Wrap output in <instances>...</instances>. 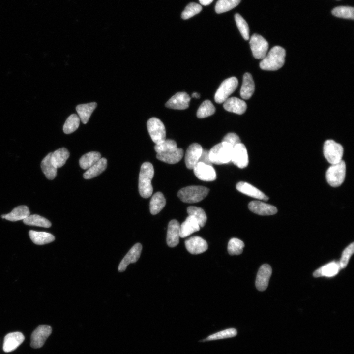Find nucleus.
I'll return each mask as SVG.
<instances>
[{"label": "nucleus", "mask_w": 354, "mask_h": 354, "mask_svg": "<svg viewBox=\"0 0 354 354\" xmlns=\"http://www.w3.org/2000/svg\"><path fill=\"white\" fill-rule=\"evenodd\" d=\"M23 221L26 225L44 228H49L52 225L48 219L37 214L30 215L23 220Z\"/></svg>", "instance_id": "35"}, {"label": "nucleus", "mask_w": 354, "mask_h": 354, "mask_svg": "<svg viewBox=\"0 0 354 354\" xmlns=\"http://www.w3.org/2000/svg\"><path fill=\"white\" fill-rule=\"evenodd\" d=\"M200 227L195 219L191 215L180 225V237L184 238L193 233L199 231Z\"/></svg>", "instance_id": "25"}, {"label": "nucleus", "mask_w": 354, "mask_h": 354, "mask_svg": "<svg viewBox=\"0 0 354 354\" xmlns=\"http://www.w3.org/2000/svg\"><path fill=\"white\" fill-rule=\"evenodd\" d=\"M340 269L339 262L333 261L316 270L313 275L314 277H331L337 275Z\"/></svg>", "instance_id": "24"}, {"label": "nucleus", "mask_w": 354, "mask_h": 354, "mask_svg": "<svg viewBox=\"0 0 354 354\" xmlns=\"http://www.w3.org/2000/svg\"><path fill=\"white\" fill-rule=\"evenodd\" d=\"M237 85L238 80L235 77L225 79L222 82L215 94V101L217 103H223L235 90Z\"/></svg>", "instance_id": "7"}, {"label": "nucleus", "mask_w": 354, "mask_h": 354, "mask_svg": "<svg viewBox=\"0 0 354 354\" xmlns=\"http://www.w3.org/2000/svg\"><path fill=\"white\" fill-rule=\"evenodd\" d=\"M29 235L32 241L37 245H44L53 242L54 236L49 233L30 230Z\"/></svg>", "instance_id": "30"}, {"label": "nucleus", "mask_w": 354, "mask_h": 354, "mask_svg": "<svg viewBox=\"0 0 354 354\" xmlns=\"http://www.w3.org/2000/svg\"><path fill=\"white\" fill-rule=\"evenodd\" d=\"M255 90V85L252 75L246 73L243 77L242 84L240 89V96L244 99H249Z\"/></svg>", "instance_id": "27"}, {"label": "nucleus", "mask_w": 354, "mask_h": 354, "mask_svg": "<svg viewBox=\"0 0 354 354\" xmlns=\"http://www.w3.org/2000/svg\"><path fill=\"white\" fill-rule=\"evenodd\" d=\"M346 175V164L343 160L331 164L326 172V179L331 186L336 187L344 181Z\"/></svg>", "instance_id": "5"}, {"label": "nucleus", "mask_w": 354, "mask_h": 354, "mask_svg": "<svg viewBox=\"0 0 354 354\" xmlns=\"http://www.w3.org/2000/svg\"><path fill=\"white\" fill-rule=\"evenodd\" d=\"M198 162H202L206 164L212 165V163L209 158V151L206 149H203L201 155L199 158Z\"/></svg>", "instance_id": "48"}, {"label": "nucleus", "mask_w": 354, "mask_h": 354, "mask_svg": "<svg viewBox=\"0 0 354 354\" xmlns=\"http://www.w3.org/2000/svg\"><path fill=\"white\" fill-rule=\"evenodd\" d=\"M253 56L257 59H263L267 54L268 43L261 35L254 34L249 42Z\"/></svg>", "instance_id": "9"}, {"label": "nucleus", "mask_w": 354, "mask_h": 354, "mask_svg": "<svg viewBox=\"0 0 354 354\" xmlns=\"http://www.w3.org/2000/svg\"><path fill=\"white\" fill-rule=\"evenodd\" d=\"M202 9V6L199 4L191 2L188 4L185 8L181 14L183 19H189L198 14Z\"/></svg>", "instance_id": "44"}, {"label": "nucleus", "mask_w": 354, "mask_h": 354, "mask_svg": "<svg viewBox=\"0 0 354 354\" xmlns=\"http://www.w3.org/2000/svg\"><path fill=\"white\" fill-rule=\"evenodd\" d=\"M285 55L284 48L279 46H274L261 61L260 67L265 70H277L284 65Z\"/></svg>", "instance_id": "1"}, {"label": "nucleus", "mask_w": 354, "mask_h": 354, "mask_svg": "<svg viewBox=\"0 0 354 354\" xmlns=\"http://www.w3.org/2000/svg\"><path fill=\"white\" fill-rule=\"evenodd\" d=\"M80 119L78 115L73 114L69 116L66 120L63 127L65 134H70L75 131L79 127Z\"/></svg>", "instance_id": "39"}, {"label": "nucleus", "mask_w": 354, "mask_h": 354, "mask_svg": "<svg viewBox=\"0 0 354 354\" xmlns=\"http://www.w3.org/2000/svg\"><path fill=\"white\" fill-rule=\"evenodd\" d=\"M237 334V331L236 329L234 328H227L213 333L203 339L202 341L216 340L234 337L236 336Z\"/></svg>", "instance_id": "38"}, {"label": "nucleus", "mask_w": 354, "mask_h": 354, "mask_svg": "<svg viewBox=\"0 0 354 354\" xmlns=\"http://www.w3.org/2000/svg\"><path fill=\"white\" fill-rule=\"evenodd\" d=\"M323 152L328 162L333 164L342 160L343 148L341 145L334 141L327 140L324 144Z\"/></svg>", "instance_id": "6"}, {"label": "nucleus", "mask_w": 354, "mask_h": 354, "mask_svg": "<svg viewBox=\"0 0 354 354\" xmlns=\"http://www.w3.org/2000/svg\"><path fill=\"white\" fill-rule=\"evenodd\" d=\"M248 208L254 213L260 215H270L277 213V208L260 201H253L248 204Z\"/></svg>", "instance_id": "18"}, {"label": "nucleus", "mask_w": 354, "mask_h": 354, "mask_svg": "<svg viewBox=\"0 0 354 354\" xmlns=\"http://www.w3.org/2000/svg\"><path fill=\"white\" fill-rule=\"evenodd\" d=\"M97 106L96 102H91L87 104L78 105L76 110L81 122L84 124L87 123L93 111Z\"/></svg>", "instance_id": "28"}, {"label": "nucleus", "mask_w": 354, "mask_h": 354, "mask_svg": "<svg viewBox=\"0 0 354 354\" xmlns=\"http://www.w3.org/2000/svg\"><path fill=\"white\" fill-rule=\"evenodd\" d=\"M233 148L228 143L222 142L214 146L209 151V158L212 163L220 165L231 161Z\"/></svg>", "instance_id": "3"}, {"label": "nucleus", "mask_w": 354, "mask_h": 354, "mask_svg": "<svg viewBox=\"0 0 354 354\" xmlns=\"http://www.w3.org/2000/svg\"><path fill=\"white\" fill-rule=\"evenodd\" d=\"M271 274L272 268L268 264H265L260 266L255 281V286L258 290L263 291L267 288Z\"/></svg>", "instance_id": "13"}, {"label": "nucleus", "mask_w": 354, "mask_h": 354, "mask_svg": "<svg viewBox=\"0 0 354 354\" xmlns=\"http://www.w3.org/2000/svg\"><path fill=\"white\" fill-rule=\"evenodd\" d=\"M180 237V224L175 219L171 220L168 226L166 241L170 247L178 245Z\"/></svg>", "instance_id": "19"}, {"label": "nucleus", "mask_w": 354, "mask_h": 354, "mask_svg": "<svg viewBox=\"0 0 354 354\" xmlns=\"http://www.w3.org/2000/svg\"><path fill=\"white\" fill-rule=\"evenodd\" d=\"M183 156V150L181 148H177L166 151L157 153L156 158L168 164L178 163Z\"/></svg>", "instance_id": "22"}, {"label": "nucleus", "mask_w": 354, "mask_h": 354, "mask_svg": "<svg viewBox=\"0 0 354 354\" xmlns=\"http://www.w3.org/2000/svg\"><path fill=\"white\" fill-rule=\"evenodd\" d=\"M236 189L242 193L259 200L267 201L269 198L263 192L253 186L244 181H240L236 185Z\"/></svg>", "instance_id": "21"}, {"label": "nucleus", "mask_w": 354, "mask_h": 354, "mask_svg": "<svg viewBox=\"0 0 354 354\" xmlns=\"http://www.w3.org/2000/svg\"><path fill=\"white\" fill-rule=\"evenodd\" d=\"M154 168L151 163L146 162L141 165L139 177L138 188L140 195L148 198L152 194L151 180L154 176Z\"/></svg>", "instance_id": "2"}, {"label": "nucleus", "mask_w": 354, "mask_h": 354, "mask_svg": "<svg viewBox=\"0 0 354 354\" xmlns=\"http://www.w3.org/2000/svg\"><path fill=\"white\" fill-rule=\"evenodd\" d=\"M52 332V328L48 325L38 326L32 332L30 346L33 348H39L43 346Z\"/></svg>", "instance_id": "11"}, {"label": "nucleus", "mask_w": 354, "mask_h": 354, "mask_svg": "<svg viewBox=\"0 0 354 354\" xmlns=\"http://www.w3.org/2000/svg\"><path fill=\"white\" fill-rule=\"evenodd\" d=\"M215 112V108L209 100L204 101L200 105L197 112L198 118H202L213 115Z\"/></svg>", "instance_id": "40"}, {"label": "nucleus", "mask_w": 354, "mask_h": 354, "mask_svg": "<svg viewBox=\"0 0 354 354\" xmlns=\"http://www.w3.org/2000/svg\"><path fill=\"white\" fill-rule=\"evenodd\" d=\"M107 161L105 158H101L96 163L87 169L83 174L85 179L92 178L102 173L106 168Z\"/></svg>", "instance_id": "29"}, {"label": "nucleus", "mask_w": 354, "mask_h": 354, "mask_svg": "<svg viewBox=\"0 0 354 354\" xmlns=\"http://www.w3.org/2000/svg\"><path fill=\"white\" fill-rule=\"evenodd\" d=\"M222 142L229 144L233 148L241 143L239 136L234 133L227 134L223 138Z\"/></svg>", "instance_id": "47"}, {"label": "nucleus", "mask_w": 354, "mask_h": 354, "mask_svg": "<svg viewBox=\"0 0 354 354\" xmlns=\"http://www.w3.org/2000/svg\"><path fill=\"white\" fill-rule=\"evenodd\" d=\"M354 252V243L352 242L344 250L342 254L341 257L339 261L341 268H344L347 266L349 261Z\"/></svg>", "instance_id": "45"}, {"label": "nucleus", "mask_w": 354, "mask_h": 354, "mask_svg": "<svg viewBox=\"0 0 354 354\" xmlns=\"http://www.w3.org/2000/svg\"><path fill=\"white\" fill-rule=\"evenodd\" d=\"M187 251L192 254H198L205 252L208 248L206 241L199 236L191 237L185 241Z\"/></svg>", "instance_id": "17"}, {"label": "nucleus", "mask_w": 354, "mask_h": 354, "mask_svg": "<svg viewBox=\"0 0 354 354\" xmlns=\"http://www.w3.org/2000/svg\"><path fill=\"white\" fill-rule=\"evenodd\" d=\"M202 150L201 146L197 143H193L188 147L185 155V163L188 169H193L198 162Z\"/></svg>", "instance_id": "15"}, {"label": "nucleus", "mask_w": 354, "mask_h": 354, "mask_svg": "<svg viewBox=\"0 0 354 354\" xmlns=\"http://www.w3.org/2000/svg\"><path fill=\"white\" fill-rule=\"evenodd\" d=\"M177 148V145L176 142L174 140L171 139H167L165 140L161 143L156 144L154 147V149L157 153L166 151L172 149H174Z\"/></svg>", "instance_id": "46"}, {"label": "nucleus", "mask_w": 354, "mask_h": 354, "mask_svg": "<svg viewBox=\"0 0 354 354\" xmlns=\"http://www.w3.org/2000/svg\"><path fill=\"white\" fill-rule=\"evenodd\" d=\"M223 107L227 111L238 115L243 114L247 108L246 103L237 97H231L223 102Z\"/></svg>", "instance_id": "23"}, {"label": "nucleus", "mask_w": 354, "mask_h": 354, "mask_svg": "<svg viewBox=\"0 0 354 354\" xmlns=\"http://www.w3.org/2000/svg\"><path fill=\"white\" fill-rule=\"evenodd\" d=\"M193 169L196 177L201 180L211 181L216 178V172L211 165L198 162Z\"/></svg>", "instance_id": "12"}, {"label": "nucleus", "mask_w": 354, "mask_h": 354, "mask_svg": "<svg viewBox=\"0 0 354 354\" xmlns=\"http://www.w3.org/2000/svg\"><path fill=\"white\" fill-rule=\"evenodd\" d=\"M244 247V242L237 238H231L228 244V251L231 255H237L242 253Z\"/></svg>", "instance_id": "42"}, {"label": "nucleus", "mask_w": 354, "mask_h": 354, "mask_svg": "<svg viewBox=\"0 0 354 354\" xmlns=\"http://www.w3.org/2000/svg\"><path fill=\"white\" fill-rule=\"evenodd\" d=\"M51 154L52 152L49 153L41 163V168L43 173L46 178L50 180L55 178L57 172V168L53 165L51 161Z\"/></svg>", "instance_id": "31"}, {"label": "nucleus", "mask_w": 354, "mask_h": 354, "mask_svg": "<svg viewBox=\"0 0 354 354\" xmlns=\"http://www.w3.org/2000/svg\"><path fill=\"white\" fill-rule=\"evenodd\" d=\"M200 3L203 5H208L210 4L213 0H199Z\"/></svg>", "instance_id": "49"}, {"label": "nucleus", "mask_w": 354, "mask_h": 354, "mask_svg": "<svg viewBox=\"0 0 354 354\" xmlns=\"http://www.w3.org/2000/svg\"><path fill=\"white\" fill-rule=\"evenodd\" d=\"M69 152L65 148H60L51 154V161L57 169L63 166L69 157Z\"/></svg>", "instance_id": "32"}, {"label": "nucleus", "mask_w": 354, "mask_h": 354, "mask_svg": "<svg viewBox=\"0 0 354 354\" xmlns=\"http://www.w3.org/2000/svg\"><path fill=\"white\" fill-rule=\"evenodd\" d=\"M209 191L208 188L203 186L192 185L180 189L177 196L184 203H194L203 200Z\"/></svg>", "instance_id": "4"}, {"label": "nucleus", "mask_w": 354, "mask_h": 354, "mask_svg": "<svg viewBox=\"0 0 354 354\" xmlns=\"http://www.w3.org/2000/svg\"></svg>", "instance_id": "51"}, {"label": "nucleus", "mask_w": 354, "mask_h": 354, "mask_svg": "<svg viewBox=\"0 0 354 354\" xmlns=\"http://www.w3.org/2000/svg\"><path fill=\"white\" fill-rule=\"evenodd\" d=\"M101 158L99 152L91 151L83 155L79 160V164L81 168L88 169Z\"/></svg>", "instance_id": "34"}, {"label": "nucleus", "mask_w": 354, "mask_h": 354, "mask_svg": "<svg viewBox=\"0 0 354 354\" xmlns=\"http://www.w3.org/2000/svg\"><path fill=\"white\" fill-rule=\"evenodd\" d=\"M142 250V246L140 243H136L128 252L120 262L118 270L124 271L131 263H134L139 259Z\"/></svg>", "instance_id": "16"}, {"label": "nucleus", "mask_w": 354, "mask_h": 354, "mask_svg": "<svg viewBox=\"0 0 354 354\" xmlns=\"http://www.w3.org/2000/svg\"><path fill=\"white\" fill-rule=\"evenodd\" d=\"M187 211L188 215H191L195 219L200 228L205 226L207 217L205 211L202 208L190 206L188 207Z\"/></svg>", "instance_id": "36"}, {"label": "nucleus", "mask_w": 354, "mask_h": 354, "mask_svg": "<svg viewBox=\"0 0 354 354\" xmlns=\"http://www.w3.org/2000/svg\"><path fill=\"white\" fill-rule=\"evenodd\" d=\"M147 128L152 140L156 144L161 143L166 140L165 126L158 118H150L147 122Z\"/></svg>", "instance_id": "8"}, {"label": "nucleus", "mask_w": 354, "mask_h": 354, "mask_svg": "<svg viewBox=\"0 0 354 354\" xmlns=\"http://www.w3.org/2000/svg\"><path fill=\"white\" fill-rule=\"evenodd\" d=\"M241 0H218L216 3L215 10L217 13L220 14L229 11L240 2Z\"/></svg>", "instance_id": "37"}, {"label": "nucleus", "mask_w": 354, "mask_h": 354, "mask_svg": "<svg viewBox=\"0 0 354 354\" xmlns=\"http://www.w3.org/2000/svg\"><path fill=\"white\" fill-rule=\"evenodd\" d=\"M332 14L337 17L346 19L354 18V8L350 6H340L334 8L332 10Z\"/></svg>", "instance_id": "41"}, {"label": "nucleus", "mask_w": 354, "mask_h": 354, "mask_svg": "<svg viewBox=\"0 0 354 354\" xmlns=\"http://www.w3.org/2000/svg\"><path fill=\"white\" fill-rule=\"evenodd\" d=\"M25 337L20 332H14L7 334L4 337L3 349L8 353L15 350L24 341Z\"/></svg>", "instance_id": "20"}, {"label": "nucleus", "mask_w": 354, "mask_h": 354, "mask_svg": "<svg viewBox=\"0 0 354 354\" xmlns=\"http://www.w3.org/2000/svg\"><path fill=\"white\" fill-rule=\"evenodd\" d=\"M30 215L29 207L25 205H21L14 208L10 213L1 215V217L10 221H17L24 220Z\"/></svg>", "instance_id": "26"}, {"label": "nucleus", "mask_w": 354, "mask_h": 354, "mask_svg": "<svg viewBox=\"0 0 354 354\" xmlns=\"http://www.w3.org/2000/svg\"><path fill=\"white\" fill-rule=\"evenodd\" d=\"M166 200L160 192L155 193L150 201V211L152 215L158 213L165 206Z\"/></svg>", "instance_id": "33"}, {"label": "nucleus", "mask_w": 354, "mask_h": 354, "mask_svg": "<svg viewBox=\"0 0 354 354\" xmlns=\"http://www.w3.org/2000/svg\"><path fill=\"white\" fill-rule=\"evenodd\" d=\"M231 161L238 168L246 167L249 163L248 155L245 145L240 143L235 146L232 150Z\"/></svg>", "instance_id": "10"}, {"label": "nucleus", "mask_w": 354, "mask_h": 354, "mask_svg": "<svg viewBox=\"0 0 354 354\" xmlns=\"http://www.w3.org/2000/svg\"><path fill=\"white\" fill-rule=\"evenodd\" d=\"M189 95L185 92H179L173 95L165 104L170 109L183 110L189 107L190 101Z\"/></svg>", "instance_id": "14"}, {"label": "nucleus", "mask_w": 354, "mask_h": 354, "mask_svg": "<svg viewBox=\"0 0 354 354\" xmlns=\"http://www.w3.org/2000/svg\"><path fill=\"white\" fill-rule=\"evenodd\" d=\"M235 19L237 27L243 38L245 40H248L249 39V29L247 22L243 17L238 13L235 15Z\"/></svg>", "instance_id": "43"}, {"label": "nucleus", "mask_w": 354, "mask_h": 354, "mask_svg": "<svg viewBox=\"0 0 354 354\" xmlns=\"http://www.w3.org/2000/svg\"><path fill=\"white\" fill-rule=\"evenodd\" d=\"M200 95L199 93H197V92H194V93H192V97H194V98H199L200 97Z\"/></svg>", "instance_id": "50"}]
</instances>
